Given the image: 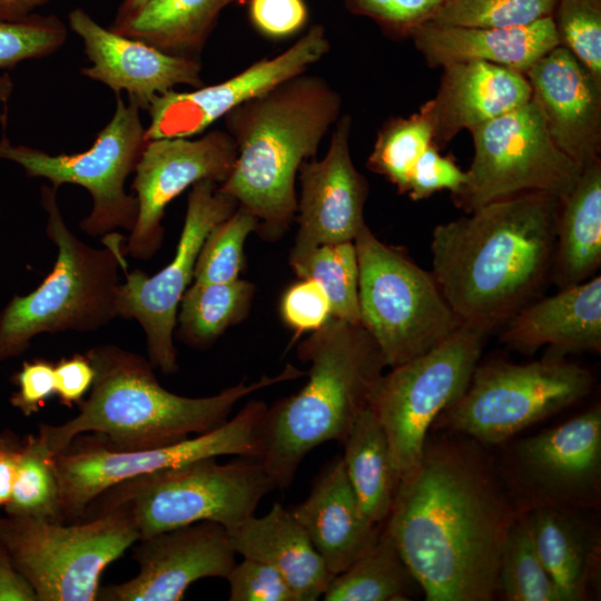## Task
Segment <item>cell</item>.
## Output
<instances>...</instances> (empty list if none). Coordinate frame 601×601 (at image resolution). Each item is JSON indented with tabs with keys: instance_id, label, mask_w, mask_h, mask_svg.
Returning <instances> with one entry per match:
<instances>
[{
	"instance_id": "cell-1",
	"label": "cell",
	"mask_w": 601,
	"mask_h": 601,
	"mask_svg": "<svg viewBox=\"0 0 601 601\" xmlns=\"http://www.w3.org/2000/svg\"><path fill=\"white\" fill-rule=\"evenodd\" d=\"M519 513L487 446L430 431L383 528L427 601H492L506 534Z\"/></svg>"
},
{
	"instance_id": "cell-2",
	"label": "cell",
	"mask_w": 601,
	"mask_h": 601,
	"mask_svg": "<svg viewBox=\"0 0 601 601\" xmlns=\"http://www.w3.org/2000/svg\"><path fill=\"white\" fill-rule=\"evenodd\" d=\"M560 204L520 193L434 228L432 275L462 323L493 328L530 303L552 270Z\"/></svg>"
},
{
	"instance_id": "cell-3",
	"label": "cell",
	"mask_w": 601,
	"mask_h": 601,
	"mask_svg": "<svg viewBox=\"0 0 601 601\" xmlns=\"http://www.w3.org/2000/svg\"><path fill=\"white\" fill-rule=\"evenodd\" d=\"M95 378L79 413L60 425L41 424L38 434L55 454L79 435L93 432L109 450L137 451L170 445L223 425L235 404L270 385L298 378L305 372L287 364L275 376L244 381L206 397H187L164 388L150 361L114 344L86 353Z\"/></svg>"
},
{
	"instance_id": "cell-4",
	"label": "cell",
	"mask_w": 601,
	"mask_h": 601,
	"mask_svg": "<svg viewBox=\"0 0 601 601\" xmlns=\"http://www.w3.org/2000/svg\"><path fill=\"white\" fill-rule=\"evenodd\" d=\"M339 93L307 71L230 110L224 118L236 160L218 189L258 220L264 239H277L296 217L295 181L336 124Z\"/></svg>"
},
{
	"instance_id": "cell-5",
	"label": "cell",
	"mask_w": 601,
	"mask_h": 601,
	"mask_svg": "<svg viewBox=\"0 0 601 601\" xmlns=\"http://www.w3.org/2000/svg\"><path fill=\"white\" fill-rule=\"evenodd\" d=\"M297 356L309 364L307 382L267 407L259 428V460L283 490L311 451L325 442L345 441L386 367L361 324L335 317L299 343Z\"/></svg>"
},
{
	"instance_id": "cell-6",
	"label": "cell",
	"mask_w": 601,
	"mask_h": 601,
	"mask_svg": "<svg viewBox=\"0 0 601 601\" xmlns=\"http://www.w3.org/2000/svg\"><path fill=\"white\" fill-rule=\"evenodd\" d=\"M57 191L52 185L40 190L56 262L35 290L14 295L1 309L0 363L22 355L39 334L95 332L117 317L118 273L127 270L125 239L111 233L104 248L82 242L66 225Z\"/></svg>"
},
{
	"instance_id": "cell-7",
	"label": "cell",
	"mask_w": 601,
	"mask_h": 601,
	"mask_svg": "<svg viewBox=\"0 0 601 601\" xmlns=\"http://www.w3.org/2000/svg\"><path fill=\"white\" fill-rule=\"evenodd\" d=\"M206 457L121 481L87 508L83 518L124 508L139 539L199 521L228 533L255 515L259 502L277 489L259 459L239 456L220 464Z\"/></svg>"
},
{
	"instance_id": "cell-8",
	"label": "cell",
	"mask_w": 601,
	"mask_h": 601,
	"mask_svg": "<svg viewBox=\"0 0 601 601\" xmlns=\"http://www.w3.org/2000/svg\"><path fill=\"white\" fill-rule=\"evenodd\" d=\"M358 263L359 323L395 367L443 342L462 322L434 276L367 227L353 240Z\"/></svg>"
},
{
	"instance_id": "cell-9",
	"label": "cell",
	"mask_w": 601,
	"mask_h": 601,
	"mask_svg": "<svg viewBox=\"0 0 601 601\" xmlns=\"http://www.w3.org/2000/svg\"><path fill=\"white\" fill-rule=\"evenodd\" d=\"M591 373L562 356L514 364H477L464 394L434 421L430 431L469 436L499 446L590 394Z\"/></svg>"
},
{
	"instance_id": "cell-10",
	"label": "cell",
	"mask_w": 601,
	"mask_h": 601,
	"mask_svg": "<svg viewBox=\"0 0 601 601\" xmlns=\"http://www.w3.org/2000/svg\"><path fill=\"white\" fill-rule=\"evenodd\" d=\"M124 508L82 523L0 516V544L33 588L38 601H95L105 569L138 542Z\"/></svg>"
},
{
	"instance_id": "cell-11",
	"label": "cell",
	"mask_w": 601,
	"mask_h": 601,
	"mask_svg": "<svg viewBox=\"0 0 601 601\" xmlns=\"http://www.w3.org/2000/svg\"><path fill=\"white\" fill-rule=\"evenodd\" d=\"M491 329L462 323L435 347L391 367L376 382L368 406L386 435L400 482L417 465L434 421L467 388Z\"/></svg>"
},
{
	"instance_id": "cell-12",
	"label": "cell",
	"mask_w": 601,
	"mask_h": 601,
	"mask_svg": "<svg viewBox=\"0 0 601 601\" xmlns=\"http://www.w3.org/2000/svg\"><path fill=\"white\" fill-rule=\"evenodd\" d=\"M125 104L116 95L110 121L98 134L93 145L73 155H50L26 145H13L0 138V159L19 165L28 177L46 178L59 188L63 184L86 188L92 199L90 214L80 229L91 237L108 235L117 228L131 231L138 216L136 196L125 190V180L135 171L147 139L138 106Z\"/></svg>"
},
{
	"instance_id": "cell-13",
	"label": "cell",
	"mask_w": 601,
	"mask_h": 601,
	"mask_svg": "<svg viewBox=\"0 0 601 601\" xmlns=\"http://www.w3.org/2000/svg\"><path fill=\"white\" fill-rule=\"evenodd\" d=\"M495 469L519 514L546 506H601V406L505 442Z\"/></svg>"
},
{
	"instance_id": "cell-14",
	"label": "cell",
	"mask_w": 601,
	"mask_h": 601,
	"mask_svg": "<svg viewBox=\"0 0 601 601\" xmlns=\"http://www.w3.org/2000/svg\"><path fill=\"white\" fill-rule=\"evenodd\" d=\"M267 405L250 400L219 427L166 446L114 451L98 437L81 440L55 455L61 487L63 519L83 518L88 505L102 492L127 479L176 467L206 457L262 456L259 428Z\"/></svg>"
},
{
	"instance_id": "cell-15",
	"label": "cell",
	"mask_w": 601,
	"mask_h": 601,
	"mask_svg": "<svg viewBox=\"0 0 601 601\" xmlns=\"http://www.w3.org/2000/svg\"><path fill=\"white\" fill-rule=\"evenodd\" d=\"M474 155L467 183L452 196L466 213L490 201L526 191L565 197L582 166L551 139L536 102L526 104L470 131Z\"/></svg>"
},
{
	"instance_id": "cell-16",
	"label": "cell",
	"mask_w": 601,
	"mask_h": 601,
	"mask_svg": "<svg viewBox=\"0 0 601 601\" xmlns=\"http://www.w3.org/2000/svg\"><path fill=\"white\" fill-rule=\"evenodd\" d=\"M218 186L211 180L191 186L173 260L152 276L140 269L125 270L126 282L118 287L117 317L140 324L149 361L166 375L178 371L174 331L181 297L194 278L200 247L209 231L238 207L237 201Z\"/></svg>"
},
{
	"instance_id": "cell-17",
	"label": "cell",
	"mask_w": 601,
	"mask_h": 601,
	"mask_svg": "<svg viewBox=\"0 0 601 601\" xmlns=\"http://www.w3.org/2000/svg\"><path fill=\"white\" fill-rule=\"evenodd\" d=\"M236 155L235 141L226 130H213L197 139L148 140L131 185L138 216L125 245L126 253L135 259L151 258L164 239L161 220L169 203L198 181L223 184Z\"/></svg>"
},
{
	"instance_id": "cell-18",
	"label": "cell",
	"mask_w": 601,
	"mask_h": 601,
	"mask_svg": "<svg viewBox=\"0 0 601 601\" xmlns=\"http://www.w3.org/2000/svg\"><path fill=\"white\" fill-rule=\"evenodd\" d=\"M329 49L326 29L317 23L285 51L265 57L225 81L156 96L147 110L150 124L145 137L152 140L196 136L245 101L306 72Z\"/></svg>"
},
{
	"instance_id": "cell-19",
	"label": "cell",
	"mask_w": 601,
	"mask_h": 601,
	"mask_svg": "<svg viewBox=\"0 0 601 601\" xmlns=\"http://www.w3.org/2000/svg\"><path fill=\"white\" fill-rule=\"evenodd\" d=\"M134 558L139 573L100 587L102 601H180L188 588L206 578L226 579L236 561L228 531L199 521L139 539Z\"/></svg>"
},
{
	"instance_id": "cell-20",
	"label": "cell",
	"mask_w": 601,
	"mask_h": 601,
	"mask_svg": "<svg viewBox=\"0 0 601 601\" xmlns=\"http://www.w3.org/2000/svg\"><path fill=\"white\" fill-rule=\"evenodd\" d=\"M351 129V116L339 117L325 156L305 160L298 169L300 196L293 253L353 242L366 226L364 206L368 183L353 164Z\"/></svg>"
},
{
	"instance_id": "cell-21",
	"label": "cell",
	"mask_w": 601,
	"mask_h": 601,
	"mask_svg": "<svg viewBox=\"0 0 601 601\" xmlns=\"http://www.w3.org/2000/svg\"><path fill=\"white\" fill-rule=\"evenodd\" d=\"M68 22L91 62L81 73L106 85L116 95L126 91L128 100L139 109L148 110L156 96L178 85L204 86L199 59L173 56L121 36L100 26L81 8L70 11Z\"/></svg>"
},
{
	"instance_id": "cell-22",
	"label": "cell",
	"mask_w": 601,
	"mask_h": 601,
	"mask_svg": "<svg viewBox=\"0 0 601 601\" xmlns=\"http://www.w3.org/2000/svg\"><path fill=\"white\" fill-rule=\"evenodd\" d=\"M553 142L584 167L601 152V83L564 47L524 72Z\"/></svg>"
},
{
	"instance_id": "cell-23",
	"label": "cell",
	"mask_w": 601,
	"mask_h": 601,
	"mask_svg": "<svg viewBox=\"0 0 601 601\" xmlns=\"http://www.w3.org/2000/svg\"><path fill=\"white\" fill-rule=\"evenodd\" d=\"M442 68L436 95L426 101L433 141L440 149L460 131H471L532 98L521 71L484 61L453 62Z\"/></svg>"
},
{
	"instance_id": "cell-24",
	"label": "cell",
	"mask_w": 601,
	"mask_h": 601,
	"mask_svg": "<svg viewBox=\"0 0 601 601\" xmlns=\"http://www.w3.org/2000/svg\"><path fill=\"white\" fill-rule=\"evenodd\" d=\"M303 526L332 577L343 572L377 542L383 524L362 511L342 456L315 477L307 497L288 508Z\"/></svg>"
},
{
	"instance_id": "cell-25",
	"label": "cell",
	"mask_w": 601,
	"mask_h": 601,
	"mask_svg": "<svg viewBox=\"0 0 601 601\" xmlns=\"http://www.w3.org/2000/svg\"><path fill=\"white\" fill-rule=\"evenodd\" d=\"M410 38L431 68L484 61L521 72L559 45L553 17L506 28L439 24L426 21Z\"/></svg>"
},
{
	"instance_id": "cell-26",
	"label": "cell",
	"mask_w": 601,
	"mask_h": 601,
	"mask_svg": "<svg viewBox=\"0 0 601 601\" xmlns=\"http://www.w3.org/2000/svg\"><path fill=\"white\" fill-rule=\"evenodd\" d=\"M508 347L533 353L548 345L554 356L601 351V276L571 285L518 311L501 334Z\"/></svg>"
},
{
	"instance_id": "cell-27",
	"label": "cell",
	"mask_w": 601,
	"mask_h": 601,
	"mask_svg": "<svg viewBox=\"0 0 601 601\" xmlns=\"http://www.w3.org/2000/svg\"><path fill=\"white\" fill-rule=\"evenodd\" d=\"M598 510L546 506L525 512L531 536L563 601H587L599 588Z\"/></svg>"
},
{
	"instance_id": "cell-28",
	"label": "cell",
	"mask_w": 601,
	"mask_h": 601,
	"mask_svg": "<svg viewBox=\"0 0 601 601\" xmlns=\"http://www.w3.org/2000/svg\"><path fill=\"white\" fill-rule=\"evenodd\" d=\"M229 536L236 554L276 569L296 601H315L324 595L333 577L288 508L276 502L266 514L244 521Z\"/></svg>"
},
{
	"instance_id": "cell-29",
	"label": "cell",
	"mask_w": 601,
	"mask_h": 601,
	"mask_svg": "<svg viewBox=\"0 0 601 601\" xmlns=\"http://www.w3.org/2000/svg\"><path fill=\"white\" fill-rule=\"evenodd\" d=\"M601 264V158L582 168L571 191L561 198L554 279L560 288L580 284Z\"/></svg>"
},
{
	"instance_id": "cell-30",
	"label": "cell",
	"mask_w": 601,
	"mask_h": 601,
	"mask_svg": "<svg viewBox=\"0 0 601 601\" xmlns=\"http://www.w3.org/2000/svg\"><path fill=\"white\" fill-rule=\"evenodd\" d=\"M234 0H149L110 30L166 53L198 59L220 12Z\"/></svg>"
},
{
	"instance_id": "cell-31",
	"label": "cell",
	"mask_w": 601,
	"mask_h": 601,
	"mask_svg": "<svg viewBox=\"0 0 601 601\" xmlns=\"http://www.w3.org/2000/svg\"><path fill=\"white\" fill-rule=\"evenodd\" d=\"M342 445L346 475L362 511L372 522L383 524L400 481L386 435L370 406L358 416Z\"/></svg>"
},
{
	"instance_id": "cell-32",
	"label": "cell",
	"mask_w": 601,
	"mask_h": 601,
	"mask_svg": "<svg viewBox=\"0 0 601 601\" xmlns=\"http://www.w3.org/2000/svg\"><path fill=\"white\" fill-rule=\"evenodd\" d=\"M417 589L412 572L383 528L375 545L343 572L334 575L325 601H407Z\"/></svg>"
},
{
	"instance_id": "cell-33",
	"label": "cell",
	"mask_w": 601,
	"mask_h": 601,
	"mask_svg": "<svg viewBox=\"0 0 601 601\" xmlns=\"http://www.w3.org/2000/svg\"><path fill=\"white\" fill-rule=\"evenodd\" d=\"M255 285L237 279L230 283H198L186 289L179 304L177 337L189 347L204 349L248 314Z\"/></svg>"
},
{
	"instance_id": "cell-34",
	"label": "cell",
	"mask_w": 601,
	"mask_h": 601,
	"mask_svg": "<svg viewBox=\"0 0 601 601\" xmlns=\"http://www.w3.org/2000/svg\"><path fill=\"white\" fill-rule=\"evenodd\" d=\"M6 514L60 522L61 487L55 454L45 440L30 434L22 441Z\"/></svg>"
},
{
	"instance_id": "cell-35",
	"label": "cell",
	"mask_w": 601,
	"mask_h": 601,
	"mask_svg": "<svg viewBox=\"0 0 601 601\" xmlns=\"http://www.w3.org/2000/svg\"><path fill=\"white\" fill-rule=\"evenodd\" d=\"M289 263L298 278L312 279L323 288L331 303L332 317L361 324L358 263L353 242L290 252Z\"/></svg>"
},
{
	"instance_id": "cell-36",
	"label": "cell",
	"mask_w": 601,
	"mask_h": 601,
	"mask_svg": "<svg viewBox=\"0 0 601 601\" xmlns=\"http://www.w3.org/2000/svg\"><path fill=\"white\" fill-rule=\"evenodd\" d=\"M432 142L433 124L425 102L413 115L383 124L366 166L385 177L400 194H406L412 169Z\"/></svg>"
},
{
	"instance_id": "cell-37",
	"label": "cell",
	"mask_w": 601,
	"mask_h": 601,
	"mask_svg": "<svg viewBox=\"0 0 601 601\" xmlns=\"http://www.w3.org/2000/svg\"><path fill=\"white\" fill-rule=\"evenodd\" d=\"M499 597L506 601H563L538 554L524 513L518 515L502 546Z\"/></svg>"
},
{
	"instance_id": "cell-38",
	"label": "cell",
	"mask_w": 601,
	"mask_h": 601,
	"mask_svg": "<svg viewBox=\"0 0 601 601\" xmlns=\"http://www.w3.org/2000/svg\"><path fill=\"white\" fill-rule=\"evenodd\" d=\"M258 220L238 206L206 236L194 268V282L230 283L239 279L247 237L257 231Z\"/></svg>"
},
{
	"instance_id": "cell-39",
	"label": "cell",
	"mask_w": 601,
	"mask_h": 601,
	"mask_svg": "<svg viewBox=\"0 0 601 601\" xmlns=\"http://www.w3.org/2000/svg\"><path fill=\"white\" fill-rule=\"evenodd\" d=\"M558 0H446L431 22L439 24L506 28L553 17Z\"/></svg>"
},
{
	"instance_id": "cell-40",
	"label": "cell",
	"mask_w": 601,
	"mask_h": 601,
	"mask_svg": "<svg viewBox=\"0 0 601 601\" xmlns=\"http://www.w3.org/2000/svg\"><path fill=\"white\" fill-rule=\"evenodd\" d=\"M67 37L66 24L55 14L0 19V69L50 56L65 45Z\"/></svg>"
},
{
	"instance_id": "cell-41",
	"label": "cell",
	"mask_w": 601,
	"mask_h": 601,
	"mask_svg": "<svg viewBox=\"0 0 601 601\" xmlns=\"http://www.w3.org/2000/svg\"><path fill=\"white\" fill-rule=\"evenodd\" d=\"M553 20L559 45L601 83V0H558Z\"/></svg>"
},
{
	"instance_id": "cell-42",
	"label": "cell",
	"mask_w": 601,
	"mask_h": 601,
	"mask_svg": "<svg viewBox=\"0 0 601 601\" xmlns=\"http://www.w3.org/2000/svg\"><path fill=\"white\" fill-rule=\"evenodd\" d=\"M446 0H343L353 14L375 21L395 39L410 38L420 24L430 21Z\"/></svg>"
},
{
	"instance_id": "cell-43",
	"label": "cell",
	"mask_w": 601,
	"mask_h": 601,
	"mask_svg": "<svg viewBox=\"0 0 601 601\" xmlns=\"http://www.w3.org/2000/svg\"><path fill=\"white\" fill-rule=\"evenodd\" d=\"M229 601H296L285 578L273 566L244 558L227 575Z\"/></svg>"
},
{
	"instance_id": "cell-44",
	"label": "cell",
	"mask_w": 601,
	"mask_h": 601,
	"mask_svg": "<svg viewBox=\"0 0 601 601\" xmlns=\"http://www.w3.org/2000/svg\"><path fill=\"white\" fill-rule=\"evenodd\" d=\"M280 315L298 337L324 326L332 317V308L327 295L316 282L299 278L283 294Z\"/></svg>"
},
{
	"instance_id": "cell-45",
	"label": "cell",
	"mask_w": 601,
	"mask_h": 601,
	"mask_svg": "<svg viewBox=\"0 0 601 601\" xmlns=\"http://www.w3.org/2000/svg\"><path fill=\"white\" fill-rule=\"evenodd\" d=\"M466 183V171L459 167L452 156L442 155L440 148L432 142L412 169L406 195L417 201L447 189L454 196Z\"/></svg>"
},
{
	"instance_id": "cell-46",
	"label": "cell",
	"mask_w": 601,
	"mask_h": 601,
	"mask_svg": "<svg viewBox=\"0 0 601 601\" xmlns=\"http://www.w3.org/2000/svg\"><path fill=\"white\" fill-rule=\"evenodd\" d=\"M11 382L17 391L10 396V404L29 417L55 395V364L42 358L24 361Z\"/></svg>"
},
{
	"instance_id": "cell-47",
	"label": "cell",
	"mask_w": 601,
	"mask_h": 601,
	"mask_svg": "<svg viewBox=\"0 0 601 601\" xmlns=\"http://www.w3.org/2000/svg\"><path fill=\"white\" fill-rule=\"evenodd\" d=\"M248 12L254 27L272 39L293 36L308 18L304 0H250Z\"/></svg>"
},
{
	"instance_id": "cell-48",
	"label": "cell",
	"mask_w": 601,
	"mask_h": 601,
	"mask_svg": "<svg viewBox=\"0 0 601 601\" xmlns=\"http://www.w3.org/2000/svg\"><path fill=\"white\" fill-rule=\"evenodd\" d=\"M95 370L86 354L76 353L55 364V395L68 407L78 405L91 388Z\"/></svg>"
},
{
	"instance_id": "cell-49",
	"label": "cell",
	"mask_w": 601,
	"mask_h": 601,
	"mask_svg": "<svg viewBox=\"0 0 601 601\" xmlns=\"http://www.w3.org/2000/svg\"><path fill=\"white\" fill-rule=\"evenodd\" d=\"M0 601H38V597L17 570L8 551L0 544Z\"/></svg>"
},
{
	"instance_id": "cell-50",
	"label": "cell",
	"mask_w": 601,
	"mask_h": 601,
	"mask_svg": "<svg viewBox=\"0 0 601 601\" xmlns=\"http://www.w3.org/2000/svg\"><path fill=\"white\" fill-rule=\"evenodd\" d=\"M22 446L14 434L0 433V508L8 502Z\"/></svg>"
},
{
	"instance_id": "cell-51",
	"label": "cell",
	"mask_w": 601,
	"mask_h": 601,
	"mask_svg": "<svg viewBox=\"0 0 601 601\" xmlns=\"http://www.w3.org/2000/svg\"><path fill=\"white\" fill-rule=\"evenodd\" d=\"M48 0H0V19L17 20L23 18Z\"/></svg>"
},
{
	"instance_id": "cell-52",
	"label": "cell",
	"mask_w": 601,
	"mask_h": 601,
	"mask_svg": "<svg viewBox=\"0 0 601 601\" xmlns=\"http://www.w3.org/2000/svg\"><path fill=\"white\" fill-rule=\"evenodd\" d=\"M149 0H122L112 23L125 21L140 10Z\"/></svg>"
},
{
	"instance_id": "cell-53",
	"label": "cell",
	"mask_w": 601,
	"mask_h": 601,
	"mask_svg": "<svg viewBox=\"0 0 601 601\" xmlns=\"http://www.w3.org/2000/svg\"><path fill=\"white\" fill-rule=\"evenodd\" d=\"M13 81L8 73L0 76V104L8 101L13 91Z\"/></svg>"
}]
</instances>
